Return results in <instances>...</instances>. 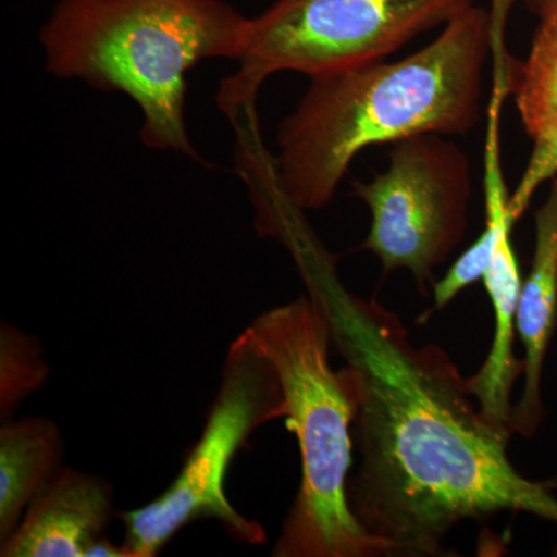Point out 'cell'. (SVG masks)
I'll return each instance as SVG.
<instances>
[{"label": "cell", "instance_id": "obj_1", "mask_svg": "<svg viewBox=\"0 0 557 557\" xmlns=\"http://www.w3.org/2000/svg\"><path fill=\"white\" fill-rule=\"evenodd\" d=\"M300 262L347 362L361 456L348 504L370 536L391 556L428 557L463 520L525 512L557 525L553 490L512 467L511 429L472 401L448 354L413 346L398 314L347 292L317 249Z\"/></svg>", "mask_w": 557, "mask_h": 557}, {"label": "cell", "instance_id": "obj_2", "mask_svg": "<svg viewBox=\"0 0 557 557\" xmlns=\"http://www.w3.org/2000/svg\"><path fill=\"white\" fill-rule=\"evenodd\" d=\"M493 49L490 11L472 5L405 60L310 78L309 90L278 124L267 180L270 205L259 228L287 240L299 231L296 215L327 207L351 161L369 146L474 129Z\"/></svg>", "mask_w": 557, "mask_h": 557}, {"label": "cell", "instance_id": "obj_3", "mask_svg": "<svg viewBox=\"0 0 557 557\" xmlns=\"http://www.w3.org/2000/svg\"><path fill=\"white\" fill-rule=\"evenodd\" d=\"M248 27L225 0H58L39 44L57 78L129 97L146 148L201 161L186 129V76L201 61H239Z\"/></svg>", "mask_w": 557, "mask_h": 557}, {"label": "cell", "instance_id": "obj_4", "mask_svg": "<svg viewBox=\"0 0 557 557\" xmlns=\"http://www.w3.org/2000/svg\"><path fill=\"white\" fill-rule=\"evenodd\" d=\"M247 330L277 370L302 468L298 494L271 556H391L348 504L357 406L343 372L330 364L332 332L324 311L310 295L300 296L260 314Z\"/></svg>", "mask_w": 557, "mask_h": 557}, {"label": "cell", "instance_id": "obj_5", "mask_svg": "<svg viewBox=\"0 0 557 557\" xmlns=\"http://www.w3.org/2000/svg\"><path fill=\"white\" fill-rule=\"evenodd\" d=\"M472 5V0H276L249 17L239 67L220 86L219 108L230 115L251 108L274 73L314 78L384 61Z\"/></svg>", "mask_w": 557, "mask_h": 557}, {"label": "cell", "instance_id": "obj_6", "mask_svg": "<svg viewBox=\"0 0 557 557\" xmlns=\"http://www.w3.org/2000/svg\"><path fill=\"white\" fill-rule=\"evenodd\" d=\"M277 418H285L284 387L271 359L245 330L231 343L207 423L177 478L156 500L121 515L123 544L132 557H156L180 530L200 519L218 520L242 544H263L265 530L231 505L225 479L248 438Z\"/></svg>", "mask_w": 557, "mask_h": 557}, {"label": "cell", "instance_id": "obj_7", "mask_svg": "<svg viewBox=\"0 0 557 557\" xmlns=\"http://www.w3.org/2000/svg\"><path fill=\"white\" fill-rule=\"evenodd\" d=\"M372 225L359 249L373 252L384 273L408 270L421 295L435 285L468 228L471 161L445 135L420 134L392 143L386 171L351 182Z\"/></svg>", "mask_w": 557, "mask_h": 557}, {"label": "cell", "instance_id": "obj_8", "mask_svg": "<svg viewBox=\"0 0 557 557\" xmlns=\"http://www.w3.org/2000/svg\"><path fill=\"white\" fill-rule=\"evenodd\" d=\"M115 516L108 479L62 468L0 544L2 557H86Z\"/></svg>", "mask_w": 557, "mask_h": 557}, {"label": "cell", "instance_id": "obj_9", "mask_svg": "<svg viewBox=\"0 0 557 557\" xmlns=\"http://www.w3.org/2000/svg\"><path fill=\"white\" fill-rule=\"evenodd\" d=\"M536 245L530 274L520 292L516 327L523 348V384L519 401L512 406L509 429L531 438L544 421L542 373L549 341L557 321V177L545 203L536 211Z\"/></svg>", "mask_w": 557, "mask_h": 557}, {"label": "cell", "instance_id": "obj_10", "mask_svg": "<svg viewBox=\"0 0 557 557\" xmlns=\"http://www.w3.org/2000/svg\"><path fill=\"white\" fill-rule=\"evenodd\" d=\"M483 282L493 304V346L479 372L468 379V386L485 417L509 426L512 386L523 373V361L512 354L516 317L523 282L511 245V231L498 240Z\"/></svg>", "mask_w": 557, "mask_h": 557}, {"label": "cell", "instance_id": "obj_11", "mask_svg": "<svg viewBox=\"0 0 557 557\" xmlns=\"http://www.w3.org/2000/svg\"><path fill=\"white\" fill-rule=\"evenodd\" d=\"M62 435L46 417L11 420L0 428V544L62 468Z\"/></svg>", "mask_w": 557, "mask_h": 557}, {"label": "cell", "instance_id": "obj_12", "mask_svg": "<svg viewBox=\"0 0 557 557\" xmlns=\"http://www.w3.org/2000/svg\"><path fill=\"white\" fill-rule=\"evenodd\" d=\"M498 113L500 109L490 108L487 113V135L485 150V197H486V228L478 240L471 245L450 267L442 281L435 282V309L442 310L460 295L465 288L485 276L487 267L493 260L498 240L505 233L511 231L516 220L508 211L507 190H505L504 174L498 157Z\"/></svg>", "mask_w": 557, "mask_h": 557}, {"label": "cell", "instance_id": "obj_13", "mask_svg": "<svg viewBox=\"0 0 557 557\" xmlns=\"http://www.w3.org/2000/svg\"><path fill=\"white\" fill-rule=\"evenodd\" d=\"M512 95L531 138L557 135V13L542 17Z\"/></svg>", "mask_w": 557, "mask_h": 557}, {"label": "cell", "instance_id": "obj_14", "mask_svg": "<svg viewBox=\"0 0 557 557\" xmlns=\"http://www.w3.org/2000/svg\"><path fill=\"white\" fill-rule=\"evenodd\" d=\"M50 368L42 344L24 330L0 324V420H13L22 401L44 386Z\"/></svg>", "mask_w": 557, "mask_h": 557}, {"label": "cell", "instance_id": "obj_15", "mask_svg": "<svg viewBox=\"0 0 557 557\" xmlns=\"http://www.w3.org/2000/svg\"><path fill=\"white\" fill-rule=\"evenodd\" d=\"M522 2L531 13L536 16L547 17L557 13V0H491V21H493L494 47L497 50L507 49L505 47V30H507V21L515 3Z\"/></svg>", "mask_w": 557, "mask_h": 557}, {"label": "cell", "instance_id": "obj_16", "mask_svg": "<svg viewBox=\"0 0 557 557\" xmlns=\"http://www.w3.org/2000/svg\"><path fill=\"white\" fill-rule=\"evenodd\" d=\"M132 557L126 545H115L109 537L101 536L87 549L86 557Z\"/></svg>", "mask_w": 557, "mask_h": 557}, {"label": "cell", "instance_id": "obj_17", "mask_svg": "<svg viewBox=\"0 0 557 557\" xmlns=\"http://www.w3.org/2000/svg\"><path fill=\"white\" fill-rule=\"evenodd\" d=\"M545 483H547V486L549 487V490H553V491L557 490V478L545 480Z\"/></svg>", "mask_w": 557, "mask_h": 557}]
</instances>
